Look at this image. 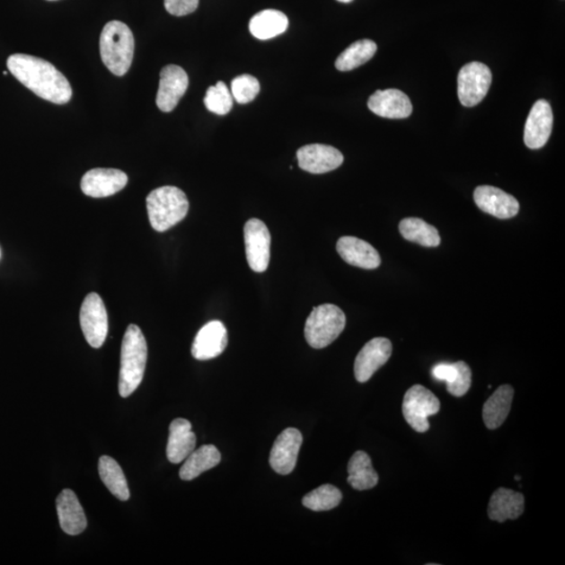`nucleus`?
I'll return each mask as SVG.
<instances>
[{
  "label": "nucleus",
  "mask_w": 565,
  "mask_h": 565,
  "mask_svg": "<svg viewBox=\"0 0 565 565\" xmlns=\"http://www.w3.org/2000/svg\"><path fill=\"white\" fill-rule=\"evenodd\" d=\"M348 482L355 490L364 491L377 486L378 473L372 465L369 455L357 452L352 455L348 465Z\"/></svg>",
  "instance_id": "24"
},
{
  "label": "nucleus",
  "mask_w": 565,
  "mask_h": 565,
  "mask_svg": "<svg viewBox=\"0 0 565 565\" xmlns=\"http://www.w3.org/2000/svg\"><path fill=\"white\" fill-rule=\"evenodd\" d=\"M49 2H56V0H49Z\"/></svg>",
  "instance_id": "38"
},
{
  "label": "nucleus",
  "mask_w": 565,
  "mask_h": 565,
  "mask_svg": "<svg viewBox=\"0 0 565 565\" xmlns=\"http://www.w3.org/2000/svg\"><path fill=\"white\" fill-rule=\"evenodd\" d=\"M147 358V341L142 330L137 325H129L120 349L119 391L123 398L132 395L142 384Z\"/></svg>",
  "instance_id": "2"
},
{
  "label": "nucleus",
  "mask_w": 565,
  "mask_h": 565,
  "mask_svg": "<svg viewBox=\"0 0 565 565\" xmlns=\"http://www.w3.org/2000/svg\"><path fill=\"white\" fill-rule=\"evenodd\" d=\"M393 352L390 340L384 338L373 339L361 349L355 359V378L360 384L369 381L381 366L387 363Z\"/></svg>",
  "instance_id": "11"
},
{
  "label": "nucleus",
  "mask_w": 565,
  "mask_h": 565,
  "mask_svg": "<svg viewBox=\"0 0 565 565\" xmlns=\"http://www.w3.org/2000/svg\"><path fill=\"white\" fill-rule=\"evenodd\" d=\"M231 93L237 103H251L260 93L259 81L251 75H241L232 81Z\"/></svg>",
  "instance_id": "32"
},
{
  "label": "nucleus",
  "mask_w": 565,
  "mask_h": 565,
  "mask_svg": "<svg viewBox=\"0 0 565 565\" xmlns=\"http://www.w3.org/2000/svg\"><path fill=\"white\" fill-rule=\"evenodd\" d=\"M342 494L333 485H322L309 492L303 498V505L315 512L334 509L341 503Z\"/></svg>",
  "instance_id": "30"
},
{
  "label": "nucleus",
  "mask_w": 565,
  "mask_h": 565,
  "mask_svg": "<svg viewBox=\"0 0 565 565\" xmlns=\"http://www.w3.org/2000/svg\"><path fill=\"white\" fill-rule=\"evenodd\" d=\"M338 2L342 4H350L353 2V0H338Z\"/></svg>",
  "instance_id": "36"
},
{
  "label": "nucleus",
  "mask_w": 565,
  "mask_h": 565,
  "mask_svg": "<svg viewBox=\"0 0 565 565\" xmlns=\"http://www.w3.org/2000/svg\"><path fill=\"white\" fill-rule=\"evenodd\" d=\"M402 236L411 243L425 247H437L441 243L439 232L420 218H405L399 225Z\"/></svg>",
  "instance_id": "28"
},
{
  "label": "nucleus",
  "mask_w": 565,
  "mask_h": 565,
  "mask_svg": "<svg viewBox=\"0 0 565 565\" xmlns=\"http://www.w3.org/2000/svg\"><path fill=\"white\" fill-rule=\"evenodd\" d=\"M302 443L303 436L300 430L291 428L285 429L272 446L269 456L271 468L282 475L294 472Z\"/></svg>",
  "instance_id": "15"
},
{
  "label": "nucleus",
  "mask_w": 565,
  "mask_h": 565,
  "mask_svg": "<svg viewBox=\"0 0 565 565\" xmlns=\"http://www.w3.org/2000/svg\"><path fill=\"white\" fill-rule=\"evenodd\" d=\"M492 73L484 63L471 62L461 68L458 75V95L465 107L479 105L491 86Z\"/></svg>",
  "instance_id": "7"
},
{
  "label": "nucleus",
  "mask_w": 565,
  "mask_h": 565,
  "mask_svg": "<svg viewBox=\"0 0 565 565\" xmlns=\"http://www.w3.org/2000/svg\"><path fill=\"white\" fill-rule=\"evenodd\" d=\"M80 323L88 344L95 349L103 346L108 333V316L98 294L93 292L85 297L80 311Z\"/></svg>",
  "instance_id": "9"
},
{
  "label": "nucleus",
  "mask_w": 565,
  "mask_h": 565,
  "mask_svg": "<svg viewBox=\"0 0 565 565\" xmlns=\"http://www.w3.org/2000/svg\"><path fill=\"white\" fill-rule=\"evenodd\" d=\"M99 474L102 481L114 497L119 500H128L130 491L128 482L125 478L123 469L118 464L116 460L110 456H101L99 461Z\"/></svg>",
  "instance_id": "27"
},
{
  "label": "nucleus",
  "mask_w": 565,
  "mask_h": 565,
  "mask_svg": "<svg viewBox=\"0 0 565 565\" xmlns=\"http://www.w3.org/2000/svg\"><path fill=\"white\" fill-rule=\"evenodd\" d=\"M57 512L63 532L75 536L86 529L87 519L77 495L71 489L63 490L57 498Z\"/></svg>",
  "instance_id": "20"
},
{
  "label": "nucleus",
  "mask_w": 565,
  "mask_h": 565,
  "mask_svg": "<svg viewBox=\"0 0 565 565\" xmlns=\"http://www.w3.org/2000/svg\"><path fill=\"white\" fill-rule=\"evenodd\" d=\"M377 52V44L370 40H358L344 50L335 61L340 72H350L370 61Z\"/></svg>",
  "instance_id": "29"
},
{
  "label": "nucleus",
  "mask_w": 565,
  "mask_h": 565,
  "mask_svg": "<svg viewBox=\"0 0 565 565\" xmlns=\"http://www.w3.org/2000/svg\"><path fill=\"white\" fill-rule=\"evenodd\" d=\"M189 77L185 69L179 66H167L162 69L156 105L163 112H171L186 93Z\"/></svg>",
  "instance_id": "12"
},
{
  "label": "nucleus",
  "mask_w": 565,
  "mask_h": 565,
  "mask_svg": "<svg viewBox=\"0 0 565 565\" xmlns=\"http://www.w3.org/2000/svg\"><path fill=\"white\" fill-rule=\"evenodd\" d=\"M199 0H164V8L174 16H186L199 8Z\"/></svg>",
  "instance_id": "34"
},
{
  "label": "nucleus",
  "mask_w": 565,
  "mask_h": 565,
  "mask_svg": "<svg viewBox=\"0 0 565 565\" xmlns=\"http://www.w3.org/2000/svg\"><path fill=\"white\" fill-rule=\"evenodd\" d=\"M167 446L168 460L173 464H180L192 454L196 447V435L192 424L186 419L179 418L171 423Z\"/></svg>",
  "instance_id": "21"
},
{
  "label": "nucleus",
  "mask_w": 565,
  "mask_h": 565,
  "mask_svg": "<svg viewBox=\"0 0 565 565\" xmlns=\"http://www.w3.org/2000/svg\"><path fill=\"white\" fill-rule=\"evenodd\" d=\"M102 61L110 71L122 77L132 65L135 37L128 25L122 22H108L100 37Z\"/></svg>",
  "instance_id": "3"
},
{
  "label": "nucleus",
  "mask_w": 565,
  "mask_h": 565,
  "mask_svg": "<svg viewBox=\"0 0 565 565\" xmlns=\"http://www.w3.org/2000/svg\"><path fill=\"white\" fill-rule=\"evenodd\" d=\"M346 327V315L338 306L323 304L310 313L305 326V338L310 347L326 348L339 338Z\"/></svg>",
  "instance_id": "5"
},
{
  "label": "nucleus",
  "mask_w": 565,
  "mask_h": 565,
  "mask_svg": "<svg viewBox=\"0 0 565 565\" xmlns=\"http://www.w3.org/2000/svg\"><path fill=\"white\" fill-rule=\"evenodd\" d=\"M458 375L455 364H440L434 367L433 376L437 380L446 381V385L454 383Z\"/></svg>",
  "instance_id": "35"
},
{
  "label": "nucleus",
  "mask_w": 565,
  "mask_h": 565,
  "mask_svg": "<svg viewBox=\"0 0 565 565\" xmlns=\"http://www.w3.org/2000/svg\"><path fill=\"white\" fill-rule=\"evenodd\" d=\"M6 66L22 84L43 100L63 105L73 97L66 75L52 63L31 55L15 54L9 57Z\"/></svg>",
  "instance_id": "1"
},
{
  "label": "nucleus",
  "mask_w": 565,
  "mask_h": 565,
  "mask_svg": "<svg viewBox=\"0 0 565 565\" xmlns=\"http://www.w3.org/2000/svg\"><path fill=\"white\" fill-rule=\"evenodd\" d=\"M524 511V495L506 488H499L492 494L488 505L489 518L499 523H505L508 519H517L523 516Z\"/></svg>",
  "instance_id": "22"
},
{
  "label": "nucleus",
  "mask_w": 565,
  "mask_h": 565,
  "mask_svg": "<svg viewBox=\"0 0 565 565\" xmlns=\"http://www.w3.org/2000/svg\"><path fill=\"white\" fill-rule=\"evenodd\" d=\"M128 182V176L117 169L97 168L88 171L82 177L81 189L93 199H104L122 190Z\"/></svg>",
  "instance_id": "14"
},
{
  "label": "nucleus",
  "mask_w": 565,
  "mask_h": 565,
  "mask_svg": "<svg viewBox=\"0 0 565 565\" xmlns=\"http://www.w3.org/2000/svg\"><path fill=\"white\" fill-rule=\"evenodd\" d=\"M473 199L475 205L482 212L499 219L516 217L519 212V202L503 190L491 186H481L475 189Z\"/></svg>",
  "instance_id": "16"
},
{
  "label": "nucleus",
  "mask_w": 565,
  "mask_h": 565,
  "mask_svg": "<svg viewBox=\"0 0 565 565\" xmlns=\"http://www.w3.org/2000/svg\"><path fill=\"white\" fill-rule=\"evenodd\" d=\"M298 166L311 174L331 172L344 163V155L331 146L313 144L296 152Z\"/></svg>",
  "instance_id": "10"
},
{
  "label": "nucleus",
  "mask_w": 565,
  "mask_h": 565,
  "mask_svg": "<svg viewBox=\"0 0 565 565\" xmlns=\"http://www.w3.org/2000/svg\"><path fill=\"white\" fill-rule=\"evenodd\" d=\"M205 105L208 111L218 114V116H225L232 110L233 95L228 90L225 82H218L217 84L208 87L205 97Z\"/></svg>",
  "instance_id": "31"
},
{
  "label": "nucleus",
  "mask_w": 565,
  "mask_h": 565,
  "mask_svg": "<svg viewBox=\"0 0 565 565\" xmlns=\"http://www.w3.org/2000/svg\"><path fill=\"white\" fill-rule=\"evenodd\" d=\"M336 251L344 261L364 269H375L381 264L378 252L366 241L357 237H341L336 244Z\"/></svg>",
  "instance_id": "19"
},
{
  "label": "nucleus",
  "mask_w": 565,
  "mask_h": 565,
  "mask_svg": "<svg viewBox=\"0 0 565 565\" xmlns=\"http://www.w3.org/2000/svg\"><path fill=\"white\" fill-rule=\"evenodd\" d=\"M553 111L548 101L539 100L533 105L525 127L526 147L536 150L544 147L553 129Z\"/></svg>",
  "instance_id": "13"
},
{
  "label": "nucleus",
  "mask_w": 565,
  "mask_h": 565,
  "mask_svg": "<svg viewBox=\"0 0 565 565\" xmlns=\"http://www.w3.org/2000/svg\"><path fill=\"white\" fill-rule=\"evenodd\" d=\"M228 338L224 322L212 321L197 333L192 346V355L197 360L218 358L227 347Z\"/></svg>",
  "instance_id": "17"
},
{
  "label": "nucleus",
  "mask_w": 565,
  "mask_h": 565,
  "mask_svg": "<svg viewBox=\"0 0 565 565\" xmlns=\"http://www.w3.org/2000/svg\"><path fill=\"white\" fill-rule=\"evenodd\" d=\"M8 74H9L8 72H4V75H8Z\"/></svg>",
  "instance_id": "37"
},
{
  "label": "nucleus",
  "mask_w": 565,
  "mask_h": 565,
  "mask_svg": "<svg viewBox=\"0 0 565 565\" xmlns=\"http://www.w3.org/2000/svg\"><path fill=\"white\" fill-rule=\"evenodd\" d=\"M221 455L217 447L205 446L194 450L183 463L180 476L183 481H192L200 474L219 464Z\"/></svg>",
  "instance_id": "26"
},
{
  "label": "nucleus",
  "mask_w": 565,
  "mask_h": 565,
  "mask_svg": "<svg viewBox=\"0 0 565 565\" xmlns=\"http://www.w3.org/2000/svg\"><path fill=\"white\" fill-rule=\"evenodd\" d=\"M514 389L509 384L500 385L487 400L482 409V419L486 428L497 429L504 424L511 411Z\"/></svg>",
  "instance_id": "23"
},
{
  "label": "nucleus",
  "mask_w": 565,
  "mask_h": 565,
  "mask_svg": "<svg viewBox=\"0 0 565 565\" xmlns=\"http://www.w3.org/2000/svg\"><path fill=\"white\" fill-rule=\"evenodd\" d=\"M455 366L458 369V375H456L454 383L446 385V389L450 395L463 397L471 390L472 374L471 367L464 361H458Z\"/></svg>",
  "instance_id": "33"
},
{
  "label": "nucleus",
  "mask_w": 565,
  "mask_h": 565,
  "mask_svg": "<svg viewBox=\"0 0 565 565\" xmlns=\"http://www.w3.org/2000/svg\"><path fill=\"white\" fill-rule=\"evenodd\" d=\"M146 202L151 226L160 233L185 219L190 207L185 192L171 186L152 190Z\"/></svg>",
  "instance_id": "4"
},
{
  "label": "nucleus",
  "mask_w": 565,
  "mask_h": 565,
  "mask_svg": "<svg viewBox=\"0 0 565 565\" xmlns=\"http://www.w3.org/2000/svg\"><path fill=\"white\" fill-rule=\"evenodd\" d=\"M288 24V18L283 12L264 10L251 19L250 31L252 35L258 40H269L285 33Z\"/></svg>",
  "instance_id": "25"
},
{
  "label": "nucleus",
  "mask_w": 565,
  "mask_h": 565,
  "mask_svg": "<svg viewBox=\"0 0 565 565\" xmlns=\"http://www.w3.org/2000/svg\"><path fill=\"white\" fill-rule=\"evenodd\" d=\"M244 241L250 268L260 274L268 270L271 243L269 227L257 218L247 221L244 226Z\"/></svg>",
  "instance_id": "8"
},
{
  "label": "nucleus",
  "mask_w": 565,
  "mask_h": 565,
  "mask_svg": "<svg viewBox=\"0 0 565 565\" xmlns=\"http://www.w3.org/2000/svg\"><path fill=\"white\" fill-rule=\"evenodd\" d=\"M367 107L376 116L385 119H406L412 112L410 98L398 90L377 91L371 95Z\"/></svg>",
  "instance_id": "18"
},
{
  "label": "nucleus",
  "mask_w": 565,
  "mask_h": 565,
  "mask_svg": "<svg viewBox=\"0 0 565 565\" xmlns=\"http://www.w3.org/2000/svg\"><path fill=\"white\" fill-rule=\"evenodd\" d=\"M440 409V400L421 384L411 386L404 395L403 416L410 427L418 433H427L429 429L428 418L437 414Z\"/></svg>",
  "instance_id": "6"
}]
</instances>
